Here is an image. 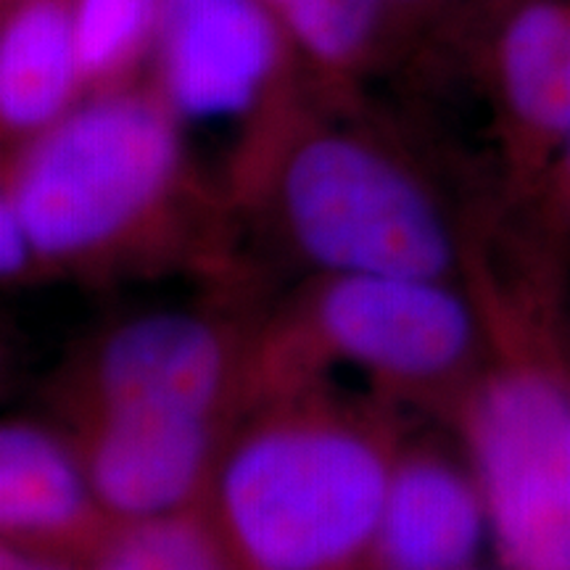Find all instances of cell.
Instances as JSON below:
<instances>
[{
    "instance_id": "3",
    "label": "cell",
    "mask_w": 570,
    "mask_h": 570,
    "mask_svg": "<svg viewBox=\"0 0 570 570\" xmlns=\"http://www.w3.org/2000/svg\"><path fill=\"white\" fill-rule=\"evenodd\" d=\"M320 386L256 404L219 452L212 512L252 570H341L375 550L402 441Z\"/></svg>"
},
{
    "instance_id": "6",
    "label": "cell",
    "mask_w": 570,
    "mask_h": 570,
    "mask_svg": "<svg viewBox=\"0 0 570 570\" xmlns=\"http://www.w3.org/2000/svg\"><path fill=\"white\" fill-rule=\"evenodd\" d=\"M489 101L499 198L515 209L570 135V0H525L465 53Z\"/></svg>"
},
{
    "instance_id": "20",
    "label": "cell",
    "mask_w": 570,
    "mask_h": 570,
    "mask_svg": "<svg viewBox=\"0 0 570 570\" xmlns=\"http://www.w3.org/2000/svg\"><path fill=\"white\" fill-rule=\"evenodd\" d=\"M0 3H6V0H0Z\"/></svg>"
},
{
    "instance_id": "14",
    "label": "cell",
    "mask_w": 570,
    "mask_h": 570,
    "mask_svg": "<svg viewBox=\"0 0 570 570\" xmlns=\"http://www.w3.org/2000/svg\"><path fill=\"white\" fill-rule=\"evenodd\" d=\"M219 533L198 508L111 525L96 570H230Z\"/></svg>"
},
{
    "instance_id": "2",
    "label": "cell",
    "mask_w": 570,
    "mask_h": 570,
    "mask_svg": "<svg viewBox=\"0 0 570 570\" xmlns=\"http://www.w3.org/2000/svg\"><path fill=\"white\" fill-rule=\"evenodd\" d=\"M185 122L148 77L90 92L3 154L0 196L30 233L42 275L223 267L235 209L204 180Z\"/></svg>"
},
{
    "instance_id": "8",
    "label": "cell",
    "mask_w": 570,
    "mask_h": 570,
    "mask_svg": "<svg viewBox=\"0 0 570 570\" xmlns=\"http://www.w3.org/2000/svg\"><path fill=\"white\" fill-rule=\"evenodd\" d=\"M75 446L114 525L196 510L209 499L225 420L169 407H106L77 415Z\"/></svg>"
},
{
    "instance_id": "5",
    "label": "cell",
    "mask_w": 570,
    "mask_h": 570,
    "mask_svg": "<svg viewBox=\"0 0 570 570\" xmlns=\"http://www.w3.org/2000/svg\"><path fill=\"white\" fill-rule=\"evenodd\" d=\"M146 77L185 125L240 127L312 80L267 0H164Z\"/></svg>"
},
{
    "instance_id": "18",
    "label": "cell",
    "mask_w": 570,
    "mask_h": 570,
    "mask_svg": "<svg viewBox=\"0 0 570 570\" xmlns=\"http://www.w3.org/2000/svg\"><path fill=\"white\" fill-rule=\"evenodd\" d=\"M520 3H525V0H468L465 9L460 11V17L454 19V24L441 38V46L465 56L479 42L483 32L491 30L504 13Z\"/></svg>"
},
{
    "instance_id": "17",
    "label": "cell",
    "mask_w": 570,
    "mask_h": 570,
    "mask_svg": "<svg viewBox=\"0 0 570 570\" xmlns=\"http://www.w3.org/2000/svg\"><path fill=\"white\" fill-rule=\"evenodd\" d=\"M0 275L9 283L42 275L30 233L13 204L3 196H0Z\"/></svg>"
},
{
    "instance_id": "19",
    "label": "cell",
    "mask_w": 570,
    "mask_h": 570,
    "mask_svg": "<svg viewBox=\"0 0 570 570\" xmlns=\"http://www.w3.org/2000/svg\"><path fill=\"white\" fill-rule=\"evenodd\" d=\"M0 570H69L61 562H56L46 554L21 550V547L11 544L0 554Z\"/></svg>"
},
{
    "instance_id": "13",
    "label": "cell",
    "mask_w": 570,
    "mask_h": 570,
    "mask_svg": "<svg viewBox=\"0 0 570 570\" xmlns=\"http://www.w3.org/2000/svg\"><path fill=\"white\" fill-rule=\"evenodd\" d=\"M161 3L164 0H75L88 96L146 77Z\"/></svg>"
},
{
    "instance_id": "4",
    "label": "cell",
    "mask_w": 570,
    "mask_h": 570,
    "mask_svg": "<svg viewBox=\"0 0 570 570\" xmlns=\"http://www.w3.org/2000/svg\"><path fill=\"white\" fill-rule=\"evenodd\" d=\"M487 356V323L465 283L317 275L298 302L248 338L240 412L320 386L325 367L348 365L389 396L452 417Z\"/></svg>"
},
{
    "instance_id": "16",
    "label": "cell",
    "mask_w": 570,
    "mask_h": 570,
    "mask_svg": "<svg viewBox=\"0 0 570 570\" xmlns=\"http://www.w3.org/2000/svg\"><path fill=\"white\" fill-rule=\"evenodd\" d=\"M468 0H381L386 67L441 42Z\"/></svg>"
},
{
    "instance_id": "11",
    "label": "cell",
    "mask_w": 570,
    "mask_h": 570,
    "mask_svg": "<svg viewBox=\"0 0 570 570\" xmlns=\"http://www.w3.org/2000/svg\"><path fill=\"white\" fill-rule=\"evenodd\" d=\"M114 525L101 510L75 441L32 420L0 428V529L19 541H67Z\"/></svg>"
},
{
    "instance_id": "9",
    "label": "cell",
    "mask_w": 570,
    "mask_h": 570,
    "mask_svg": "<svg viewBox=\"0 0 570 570\" xmlns=\"http://www.w3.org/2000/svg\"><path fill=\"white\" fill-rule=\"evenodd\" d=\"M491 537L473 468L433 446H402L377 525L389 570H468Z\"/></svg>"
},
{
    "instance_id": "10",
    "label": "cell",
    "mask_w": 570,
    "mask_h": 570,
    "mask_svg": "<svg viewBox=\"0 0 570 570\" xmlns=\"http://www.w3.org/2000/svg\"><path fill=\"white\" fill-rule=\"evenodd\" d=\"M88 96L75 0L0 3L3 154L38 138Z\"/></svg>"
},
{
    "instance_id": "7",
    "label": "cell",
    "mask_w": 570,
    "mask_h": 570,
    "mask_svg": "<svg viewBox=\"0 0 570 570\" xmlns=\"http://www.w3.org/2000/svg\"><path fill=\"white\" fill-rule=\"evenodd\" d=\"M248 338L188 309L127 317L92 346L77 415L106 407H169L227 420L240 412Z\"/></svg>"
},
{
    "instance_id": "12",
    "label": "cell",
    "mask_w": 570,
    "mask_h": 570,
    "mask_svg": "<svg viewBox=\"0 0 570 570\" xmlns=\"http://www.w3.org/2000/svg\"><path fill=\"white\" fill-rule=\"evenodd\" d=\"M317 88L360 96L386 67L381 0H267Z\"/></svg>"
},
{
    "instance_id": "15",
    "label": "cell",
    "mask_w": 570,
    "mask_h": 570,
    "mask_svg": "<svg viewBox=\"0 0 570 570\" xmlns=\"http://www.w3.org/2000/svg\"><path fill=\"white\" fill-rule=\"evenodd\" d=\"M510 214L525 217V227L533 244L562 259V252L570 248V135L558 148L552 161L541 173L531 194L523 198Z\"/></svg>"
},
{
    "instance_id": "1",
    "label": "cell",
    "mask_w": 570,
    "mask_h": 570,
    "mask_svg": "<svg viewBox=\"0 0 570 570\" xmlns=\"http://www.w3.org/2000/svg\"><path fill=\"white\" fill-rule=\"evenodd\" d=\"M227 196L315 275L465 283L473 240L502 212L465 209L407 135L365 98L304 82L244 125Z\"/></svg>"
},
{
    "instance_id": "21",
    "label": "cell",
    "mask_w": 570,
    "mask_h": 570,
    "mask_svg": "<svg viewBox=\"0 0 570 570\" xmlns=\"http://www.w3.org/2000/svg\"><path fill=\"white\" fill-rule=\"evenodd\" d=\"M468 570H475V568H468Z\"/></svg>"
}]
</instances>
